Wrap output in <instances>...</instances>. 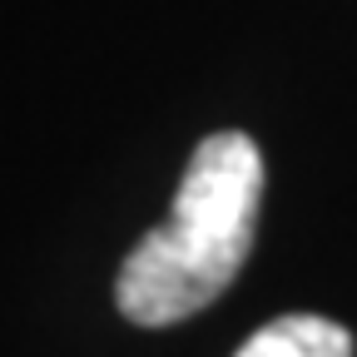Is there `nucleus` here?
Masks as SVG:
<instances>
[{
    "label": "nucleus",
    "mask_w": 357,
    "mask_h": 357,
    "mask_svg": "<svg viewBox=\"0 0 357 357\" xmlns=\"http://www.w3.org/2000/svg\"><path fill=\"white\" fill-rule=\"evenodd\" d=\"M263 154L248 134L223 129L194 149L189 174L174 194L169 223L149 229L129 248L114 303L139 328H169L194 318L229 293L258 234Z\"/></svg>",
    "instance_id": "nucleus-1"
},
{
    "label": "nucleus",
    "mask_w": 357,
    "mask_h": 357,
    "mask_svg": "<svg viewBox=\"0 0 357 357\" xmlns=\"http://www.w3.org/2000/svg\"><path fill=\"white\" fill-rule=\"evenodd\" d=\"M238 357H352L347 328L318 318V312H288V318L258 328Z\"/></svg>",
    "instance_id": "nucleus-2"
}]
</instances>
